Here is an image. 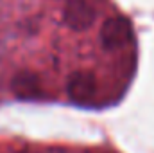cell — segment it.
Segmentation results:
<instances>
[{
  "instance_id": "1",
  "label": "cell",
  "mask_w": 154,
  "mask_h": 153,
  "mask_svg": "<svg viewBox=\"0 0 154 153\" xmlns=\"http://www.w3.org/2000/svg\"><path fill=\"white\" fill-rule=\"evenodd\" d=\"M131 41V24L124 16H111L100 27V45L108 50L122 49Z\"/></svg>"
},
{
  "instance_id": "2",
  "label": "cell",
  "mask_w": 154,
  "mask_h": 153,
  "mask_svg": "<svg viewBox=\"0 0 154 153\" xmlns=\"http://www.w3.org/2000/svg\"><path fill=\"white\" fill-rule=\"evenodd\" d=\"M97 81L95 76L88 70H75L66 77V94L70 101L77 105H88L95 97Z\"/></svg>"
},
{
  "instance_id": "3",
  "label": "cell",
  "mask_w": 154,
  "mask_h": 153,
  "mask_svg": "<svg viewBox=\"0 0 154 153\" xmlns=\"http://www.w3.org/2000/svg\"><path fill=\"white\" fill-rule=\"evenodd\" d=\"M63 20L72 31H86L95 20V11L86 0H68L63 9Z\"/></svg>"
},
{
  "instance_id": "4",
  "label": "cell",
  "mask_w": 154,
  "mask_h": 153,
  "mask_svg": "<svg viewBox=\"0 0 154 153\" xmlns=\"http://www.w3.org/2000/svg\"><path fill=\"white\" fill-rule=\"evenodd\" d=\"M11 92L18 97V99H38L43 94V86H41V79L38 74L31 72V70H22L18 74H14L11 79Z\"/></svg>"
}]
</instances>
